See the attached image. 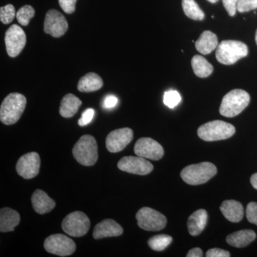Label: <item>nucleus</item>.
<instances>
[{"label":"nucleus","instance_id":"obj_1","mask_svg":"<svg viewBox=\"0 0 257 257\" xmlns=\"http://www.w3.org/2000/svg\"><path fill=\"white\" fill-rule=\"evenodd\" d=\"M27 99L20 93H11L5 98L0 107V120L6 125L14 124L23 115Z\"/></svg>","mask_w":257,"mask_h":257},{"label":"nucleus","instance_id":"obj_2","mask_svg":"<svg viewBox=\"0 0 257 257\" xmlns=\"http://www.w3.org/2000/svg\"><path fill=\"white\" fill-rule=\"evenodd\" d=\"M250 102V96L243 89H233L221 101L219 113L226 117H234L244 110Z\"/></svg>","mask_w":257,"mask_h":257},{"label":"nucleus","instance_id":"obj_3","mask_svg":"<svg viewBox=\"0 0 257 257\" xmlns=\"http://www.w3.org/2000/svg\"><path fill=\"white\" fill-rule=\"evenodd\" d=\"M217 173L216 166L211 162H201L187 166L181 172L184 182L190 185H199L210 180Z\"/></svg>","mask_w":257,"mask_h":257},{"label":"nucleus","instance_id":"obj_4","mask_svg":"<svg viewBox=\"0 0 257 257\" xmlns=\"http://www.w3.org/2000/svg\"><path fill=\"white\" fill-rule=\"evenodd\" d=\"M74 159L85 167L95 165L98 160L97 143L94 137L86 135L81 137L72 150Z\"/></svg>","mask_w":257,"mask_h":257},{"label":"nucleus","instance_id":"obj_5","mask_svg":"<svg viewBox=\"0 0 257 257\" xmlns=\"http://www.w3.org/2000/svg\"><path fill=\"white\" fill-rule=\"evenodd\" d=\"M248 47L243 42L224 40L216 47V58L219 63L230 65L248 55Z\"/></svg>","mask_w":257,"mask_h":257},{"label":"nucleus","instance_id":"obj_6","mask_svg":"<svg viewBox=\"0 0 257 257\" xmlns=\"http://www.w3.org/2000/svg\"><path fill=\"white\" fill-rule=\"evenodd\" d=\"M235 133L232 124L214 120L202 125L197 130L198 136L206 142L219 141L231 138Z\"/></svg>","mask_w":257,"mask_h":257},{"label":"nucleus","instance_id":"obj_7","mask_svg":"<svg viewBox=\"0 0 257 257\" xmlns=\"http://www.w3.org/2000/svg\"><path fill=\"white\" fill-rule=\"evenodd\" d=\"M90 227V220L82 211L70 213L62 221V228L66 234L73 237L84 236Z\"/></svg>","mask_w":257,"mask_h":257},{"label":"nucleus","instance_id":"obj_8","mask_svg":"<svg viewBox=\"0 0 257 257\" xmlns=\"http://www.w3.org/2000/svg\"><path fill=\"white\" fill-rule=\"evenodd\" d=\"M139 227L149 231H158L163 229L167 224V218L154 209L143 207L136 214Z\"/></svg>","mask_w":257,"mask_h":257},{"label":"nucleus","instance_id":"obj_9","mask_svg":"<svg viewBox=\"0 0 257 257\" xmlns=\"http://www.w3.org/2000/svg\"><path fill=\"white\" fill-rule=\"evenodd\" d=\"M44 246L47 252L60 256H70L76 250V244L73 240L62 234L48 236L45 239Z\"/></svg>","mask_w":257,"mask_h":257},{"label":"nucleus","instance_id":"obj_10","mask_svg":"<svg viewBox=\"0 0 257 257\" xmlns=\"http://www.w3.org/2000/svg\"><path fill=\"white\" fill-rule=\"evenodd\" d=\"M5 41L8 55L18 57L26 45V34L19 25H12L5 33Z\"/></svg>","mask_w":257,"mask_h":257},{"label":"nucleus","instance_id":"obj_11","mask_svg":"<svg viewBox=\"0 0 257 257\" xmlns=\"http://www.w3.org/2000/svg\"><path fill=\"white\" fill-rule=\"evenodd\" d=\"M40 157L37 152L25 154L19 159L16 165L17 172L24 179L34 178L40 172Z\"/></svg>","mask_w":257,"mask_h":257},{"label":"nucleus","instance_id":"obj_12","mask_svg":"<svg viewBox=\"0 0 257 257\" xmlns=\"http://www.w3.org/2000/svg\"><path fill=\"white\" fill-rule=\"evenodd\" d=\"M118 168L123 172L138 175H147L153 171L154 166L141 157H124L117 164Z\"/></svg>","mask_w":257,"mask_h":257},{"label":"nucleus","instance_id":"obj_13","mask_svg":"<svg viewBox=\"0 0 257 257\" xmlns=\"http://www.w3.org/2000/svg\"><path fill=\"white\" fill-rule=\"evenodd\" d=\"M68 30V23L63 15L56 10L47 12L44 23V31L53 37L63 36Z\"/></svg>","mask_w":257,"mask_h":257},{"label":"nucleus","instance_id":"obj_14","mask_svg":"<svg viewBox=\"0 0 257 257\" xmlns=\"http://www.w3.org/2000/svg\"><path fill=\"white\" fill-rule=\"evenodd\" d=\"M134 150L138 156L154 161L160 160L165 154L162 145L149 138L139 139Z\"/></svg>","mask_w":257,"mask_h":257},{"label":"nucleus","instance_id":"obj_15","mask_svg":"<svg viewBox=\"0 0 257 257\" xmlns=\"http://www.w3.org/2000/svg\"><path fill=\"white\" fill-rule=\"evenodd\" d=\"M133 130L125 127L117 128L111 132L106 139V147L111 153L122 151L133 140Z\"/></svg>","mask_w":257,"mask_h":257},{"label":"nucleus","instance_id":"obj_16","mask_svg":"<svg viewBox=\"0 0 257 257\" xmlns=\"http://www.w3.org/2000/svg\"><path fill=\"white\" fill-rule=\"evenodd\" d=\"M123 228L114 220L111 219H104L96 225L93 231V237L95 239L106 237L118 236L123 234Z\"/></svg>","mask_w":257,"mask_h":257},{"label":"nucleus","instance_id":"obj_17","mask_svg":"<svg viewBox=\"0 0 257 257\" xmlns=\"http://www.w3.org/2000/svg\"><path fill=\"white\" fill-rule=\"evenodd\" d=\"M31 201L32 207L39 214H45L50 212L56 206L55 201L51 199L47 193L41 189H37L33 193Z\"/></svg>","mask_w":257,"mask_h":257},{"label":"nucleus","instance_id":"obj_18","mask_svg":"<svg viewBox=\"0 0 257 257\" xmlns=\"http://www.w3.org/2000/svg\"><path fill=\"white\" fill-rule=\"evenodd\" d=\"M20 222V216L18 211L9 207H5L0 210V231L9 232L14 231Z\"/></svg>","mask_w":257,"mask_h":257},{"label":"nucleus","instance_id":"obj_19","mask_svg":"<svg viewBox=\"0 0 257 257\" xmlns=\"http://www.w3.org/2000/svg\"><path fill=\"white\" fill-rule=\"evenodd\" d=\"M223 215L231 222H239L243 217V207L241 203L235 200H226L220 207Z\"/></svg>","mask_w":257,"mask_h":257},{"label":"nucleus","instance_id":"obj_20","mask_svg":"<svg viewBox=\"0 0 257 257\" xmlns=\"http://www.w3.org/2000/svg\"><path fill=\"white\" fill-rule=\"evenodd\" d=\"M207 211L201 209L194 211L189 216L188 222H187L189 234L193 236L200 234L207 225Z\"/></svg>","mask_w":257,"mask_h":257},{"label":"nucleus","instance_id":"obj_21","mask_svg":"<svg viewBox=\"0 0 257 257\" xmlns=\"http://www.w3.org/2000/svg\"><path fill=\"white\" fill-rule=\"evenodd\" d=\"M256 233L253 230L243 229L236 231L226 236V242L236 248L248 246L256 239Z\"/></svg>","mask_w":257,"mask_h":257},{"label":"nucleus","instance_id":"obj_22","mask_svg":"<svg viewBox=\"0 0 257 257\" xmlns=\"http://www.w3.org/2000/svg\"><path fill=\"white\" fill-rule=\"evenodd\" d=\"M217 37L210 31L202 32L195 43L196 49L202 55L210 54L218 47Z\"/></svg>","mask_w":257,"mask_h":257},{"label":"nucleus","instance_id":"obj_23","mask_svg":"<svg viewBox=\"0 0 257 257\" xmlns=\"http://www.w3.org/2000/svg\"><path fill=\"white\" fill-rule=\"evenodd\" d=\"M82 102L77 96L72 94H67L61 101L60 114L64 118L72 117L78 111Z\"/></svg>","mask_w":257,"mask_h":257},{"label":"nucleus","instance_id":"obj_24","mask_svg":"<svg viewBox=\"0 0 257 257\" xmlns=\"http://www.w3.org/2000/svg\"><path fill=\"white\" fill-rule=\"evenodd\" d=\"M102 86L103 80L100 76L94 72H90L79 79L77 89L81 92H92L99 90Z\"/></svg>","mask_w":257,"mask_h":257},{"label":"nucleus","instance_id":"obj_25","mask_svg":"<svg viewBox=\"0 0 257 257\" xmlns=\"http://www.w3.org/2000/svg\"><path fill=\"white\" fill-rule=\"evenodd\" d=\"M192 67L194 74L200 78H205L212 73L213 66L204 57L195 55L192 59Z\"/></svg>","mask_w":257,"mask_h":257},{"label":"nucleus","instance_id":"obj_26","mask_svg":"<svg viewBox=\"0 0 257 257\" xmlns=\"http://www.w3.org/2000/svg\"><path fill=\"white\" fill-rule=\"evenodd\" d=\"M182 8L184 14L194 20H202L204 13L194 0H182Z\"/></svg>","mask_w":257,"mask_h":257},{"label":"nucleus","instance_id":"obj_27","mask_svg":"<svg viewBox=\"0 0 257 257\" xmlns=\"http://www.w3.org/2000/svg\"><path fill=\"white\" fill-rule=\"evenodd\" d=\"M172 237L167 234H159L148 240V245L152 250L161 251L165 250L172 243Z\"/></svg>","mask_w":257,"mask_h":257},{"label":"nucleus","instance_id":"obj_28","mask_svg":"<svg viewBox=\"0 0 257 257\" xmlns=\"http://www.w3.org/2000/svg\"><path fill=\"white\" fill-rule=\"evenodd\" d=\"M35 10L32 6L25 5L18 10L16 17L20 25L23 26H28L31 19L35 16Z\"/></svg>","mask_w":257,"mask_h":257},{"label":"nucleus","instance_id":"obj_29","mask_svg":"<svg viewBox=\"0 0 257 257\" xmlns=\"http://www.w3.org/2000/svg\"><path fill=\"white\" fill-rule=\"evenodd\" d=\"M182 101V96L177 91L169 90L165 92L163 96V102L170 109L176 107Z\"/></svg>","mask_w":257,"mask_h":257},{"label":"nucleus","instance_id":"obj_30","mask_svg":"<svg viewBox=\"0 0 257 257\" xmlns=\"http://www.w3.org/2000/svg\"><path fill=\"white\" fill-rule=\"evenodd\" d=\"M17 13L13 5H8L0 8V20L5 25H8L13 21Z\"/></svg>","mask_w":257,"mask_h":257},{"label":"nucleus","instance_id":"obj_31","mask_svg":"<svg viewBox=\"0 0 257 257\" xmlns=\"http://www.w3.org/2000/svg\"><path fill=\"white\" fill-rule=\"evenodd\" d=\"M257 0H239L237 3V11L246 13L256 9Z\"/></svg>","mask_w":257,"mask_h":257},{"label":"nucleus","instance_id":"obj_32","mask_svg":"<svg viewBox=\"0 0 257 257\" xmlns=\"http://www.w3.org/2000/svg\"><path fill=\"white\" fill-rule=\"evenodd\" d=\"M246 218L251 224L257 226V203H248L246 210Z\"/></svg>","mask_w":257,"mask_h":257},{"label":"nucleus","instance_id":"obj_33","mask_svg":"<svg viewBox=\"0 0 257 257\" xmlns=\"http://www.w3.org/2000/svg\"><path fill=\"white\" fill-rule=\"evenodd\" d=\"M94 110L92 108L86 109L84 112L82 113V116L79 119L78 124L79 126H84L92 121L93 118L94 116Z\"/></svg>","mask_w":257,"mask_h":257},{"label":"nucleus","instance_id":"obj_34","mask_svg":"<svg viewBox=\"0 0 257 257\" xmlns=\"http://www.w3.org/2000/svg\"><path fill=\"white\" fill-rule=\"evenodd\" d=\"M77 0H59L62 9L67 14H72L75 11V5Z\"/></svg>","mask_w":257,"mask_h":257},{"label":"nucleus","instance_id":"obj_35","mask_svg":"<svg viewBox=\"0 0 257 257\" xmlns=\"http://www.w3.org/2000/svg\"><path fill=\"white\" fill-rule=\"evenodd\" d=\"M239 0H222L225 10L229 16L233 17L237 11V3Z\"/></svg>","mask_w":257,"mask_h":257},{"label":"nucleus","instance_id":"obj_36","mask_svg":"<svg viewBox=\"0 0 257 257\" xmlns=\"http://www.w3.org/2000/svg\"><path fill=\"white\" fill-rule=\"evenodd\" d=\"M231 255L229 251L219 248H211L206 253L207 257H229Z\"/></svg>","mask_w":257,"mask_h":257},{"label":"nucleus","instance_id":"obj_37","mask_svg":"<svg viewBox=\"0 0 257 257\" xmlns=\"http://www.w3.org/2000/svg\"><path fill=\"white\" fill-rule=\"evenodd\" d=\"M118 98L114 95H107L104 100V107L106 109H111L117 104Z\"/></svg>","mask_w":257,"mask_h":257},{"label":"nucleus","instance_id":"obj_38","mask_svg":"<svg viewBox=\"0 0 257 257\" xmlns=\"http://www.w3.org/2000/svg\"><path fill=\"white\" fill-rule=\"evenodd\" d=\"M187 257H202V250L200 248H194L191 249L187 254Z\"/></svg>","mask_w":257,"mask_h":257},{"label":"nucleus","instance_id":"obj_39","mask_svg":"<svg viewBox=\"0 0 257 257\" xmlns=\"http://www.w3.org/2000/svg\"><path fill=\"white\" fill-rule=\"evenodd\" d=\"M250 182H251L253 188L256 189L257 190V173L253 174L251 176V179H250Z\"/></svg>","mask_w":257,"mask_h":257},{"label":"nucleus","instance_id":"obj_40","mask_svg":"<svg viewBox=\"0 0 257 257\" xmlns=\"http://www.w3.org/2000/svg\"><path fill=\"white\" fill-rule=\"evenodd\" d=\"M207 1H209V3H217V2L219 1V0H207Z\"/></svg>","mask_w":257,"mask_h":257},{"label":"nucleus","instance_id":"obj_41","mask_svg":"<svg viewBox=\"0 0 257 257\" xmlns=\"http://www.w3.org/2000/svg\"><path fill=\"white\" fill-rule=\"evenodd\" d=\"M255 40H256V45H257V30H256V36H255Z\"/></svg>","mask_w":257,"mask_h":257}]
</instances>
